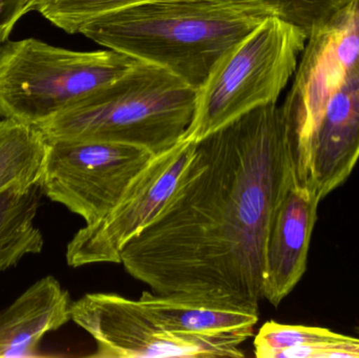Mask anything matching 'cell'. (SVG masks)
Returning a JSON list of instances; mask_svg holds the SVG:
<instances>
[{
	"instance_id": "1",
	"label": "cell",
	"mask_w": 359,
	"mask_h": 358,
	"mask_svg": "<svg viewBox=\"0 0 359 358\" xmlns=\"http://www.w3.org/2000/svg\"><path fill=\"white\" fill-rule=\"evenodd\" d=\"M294 180L282 109L257 107L196 141L174 193L121 264L155 294L259 310L268 229Z\"/></svg>"
},
{
	"instance_id": "2",
	"label": "cell",
	"mask_w": 359,
	"mask_h": 358,
	"mask_svg": "<svg viewBox=\"0 0 359 358\" xmlns=\"http://www.w3.org/2000/svg\"><path fill=\"white\" fill-rule=\"evenodd\" d=\"M271 16L267 8L234 0H149L104 15L80 34L198 90L219 59Z\"/></svg>"
},
{
	"instance_id": "3",
	"label": "cell",
	"mask_w": 359,
	"mask_h": 358,
	"mask_svg": "<svg viewBox=\"0 0 359 358\" xmlns=\"http://www.w3.org/2000/svg\"><path fill=\"white\" fill-rule=\"evenodd\" d=\"M196 92L166 69L144 61L37 126L48 141H105L158 156L185 139Z\"/></svg>"
},
{
	"instance_id": "4",
	"label": "cell",
	"mask_w": 359,
	"mask_h": 358,
	"mask_svg": "<svg viewBox=\"0 0 359 358\" xmlns=\"http://www.w3.org/2000/svg\"><path fill=\"white\" fill-rule=\"evenodd\" d=\"M137 61L113 50L77 52L36 38L8 40L0 46V117L41 125Z\"/></svg>"
},
{
	"instance_id": "5",
	"label": "cell",
	"mask_w": 359,
	"mask_h": 358,
	"mask_svg": "<svg viewBox=\"0 0 359 358\" xmlns=\"http://www.w3.org/2000/svg\"><path fill=\"white\" fill-rule=\"evenodd\" d=\"M307 39L292 23L266 18L213 67L196 92L185 139L196 142L257 107L278 102Z\"/></svg>"
},
{
	"instance_id": "6",
	"label": "cell",
	"mask_w": 359,
	"mask_h": 358,
	"mask_svg": "<svg viewBox=\"0 0 359 358\" xmlns=\"http://www.w3.org/2000/svg\"><path fill=\"white\" fill-rule=\"evenodd\" d=\"M154 157L126 143L48 141L40 187L48 199L92 224L119 202Z\"/></svg>"
},
{
	"instance_id": "7",
	"label": "cell",
	"mask_w": 359,
	"mask_h": 358,
	"mask_svg": "<svg viewBox=\"0 0 359 358\" xmlns=\"http://www.w3.org/2000/svg\"><path fill=\"white\" fill-rule=\"evenodd\" d=\"M194 144L184 139L170 151L155 156L104 216L74 235L67 246V265L78 268L102 263L121 264L124 247L159 214L174 193Z\"/></svg>"
},
{
	"instance_id": "8",
	"label": "cell",
	"mask_w": 359,
	"mask_h": 358,
	"mask_svg": "<svg viewBox=\"0 0 359 358\" xmlns=\"http://www.w3.org/2000/svg\"><path fill=\"white\" fill-rule=\"evenodd\" d=\"M71 317L97 344L95 358L236 357L217 345L164 329L138 300L115 294H88L73 302Z\"/></svg>"
},
{
	"instance_id": "9",
	"label": "cell",
	"mask_w": 359,
	"mask_h": 358,
	"mask_svg": "<svg viewBox=\"0 0 359 358\" xmlns=\"http://www.w3.org/2000/svg\"><path fill=\"white\" fill-rule=\"evenodd\" d=\"M282 109L292 149L313 126L327 100L359 60V0L337 11L306 41Z\"/></svg>"
},
{
	"instance_id": "10",
	"label": "cell",
	"mask_w": 359,
	"mask_h": 358,
	"mask_svg": "<svg viewBox=\"0 0 359 358\" xmlns=\"http://www.w3.org/2000/svg\"><path fill=\"white\" fill-rule=\"evenodd\" d=\"M290 153L295 182L320 201L351 176L359 160V60Z\"/></svg>"
},
{
	"instance_id": "11",
	"label": "cell",
	"mask_w": 359,
	"mask_h": 358,
	"mask_svg": "<svg viewBox=\"0 0 359 358\" xmlns=\"http://www.w3.org/2000/svg\"><path fill=\"white\" fill-rule=\"evenodd\" d=\"M320 202L294 180L272 216L263 273V298L272 306L278 307L305 275Z\"/></svg>"
},
{
	"instance_id": "12",
	"label": "cell",
	"mask_w": 359,
	"mask_h": 358,
	"mask_svg": "<svg viewBox=\"0 0 359 358\" xmlns=\"http://www.w3.org/2000/svg\"><path fill=\"white\" fill-rule=\"evenodd\" d=\"M139 304L177 336L217 345L244 357L241 345L252 336L259 310L222 301L144 291Z\"/></svg>"
},
{
	"instance_id": "13",
	"label": "cell",
	"mask_w": 359,
	"mask_h": 358,
	"mask_svg": "<svg viewBox=\"0 0 359 358\" xmlns=\"http://www.w3.org/2000/svg\"><path fill=\"white\" fill-rule=\"evenodd\" d=\"M71 296L46 275L0 313V358L33 357L46 334L72 321Z\"/></svg>"
},
{
	"instance_id": "14",
	"label": "cell",
	"mask_w": 359,
	"mask_h": 358,
	"mask_svg": "<svg viewBox=\"0 0 359 358\" xmlns=\"http://www.w3.org/2000/svg\"><path fill=\"white\" fill-rule=\"evenodd\" d=\"M48 141L35 125L0 120V195L40 185Z\"/></svg>"
},
{
	"instance_id": "15",
	"label": "cell",
	"mask_w": 359,
	"mask_h": 358,
	"mask_svg": "<svg viewBox=\"0 0 359 358\" xmlns=\"http://www.w3.org/2000/svg\"><path fill=\"white\" fill-rule=\"evenodd\" d=\"M42 195L40 185L0 195V273L43 249V235L35 225Z\"/></svg>"
},
{
	"instance_id": "16",
	"label": "cell",
	"mask_w": 359,
	"mask_h": 358,
	"mask_svg": "<svg viewBox=\"0 0 359 358\" xmlns=\"http://www.w3.org/2000/svg\"><path fill=\"white\" fill-rule=\"evenodd\" d=\"M149 0H31L32 11L69 34H80L84 27L109 13Z\"/></svg>"
},
{
	"instance_id": "17",
	"label": "cell",
	"mask_w": 359,
	"mask_h": 358,
	"mask_svg": "<svg viewBox=\"0 0 359 358\" xmlns=\"http://www.w3.org/2000/svg\"><path fill=\"white\" fill-rule=\"evenodd\" d=\"M341 333L326 328L303 325H285L269 321L262 326L253 340L255 355L257 358H273L284 349L302 345L318 344L339 338Z\"/></svg>"
},
{
	"instance_id": "18",
	"label": "cell",
	"mask_w": 359,
	"mask_h": 358,
	"mask_svg": "<svg viewBox=\"0 0 359 358\" xmlns=\"http://www.w3.org/2000/svg\"><path fill=\"white\" fill-rule=\"evenodd\" d=\"M267 8L276 17L292 23L307 38L316 27L353 0H234Z\"/></svg>"
},
{
	"instance_id": "19",
	"label": "cell",
	"mask_w": 359,
	"mask_h": 358,
	"mask_svg": "<svg viewBox=\"0 0 359 358\" xmlns=\"http://www.w3.org/2000/svg\"><path fill=\"white\" fill-rule=\"evenodd\" d=\"M359 358V338L344 336L328 342L284 349L273 358Z\"/></svg>"
},
{
	"instance_id": "20",
	"label": "cell",
	"mask_w": 359,
	"mask_h": 358,
	"mask_svg": "<svg viewBox=\"0 0 359 358\" xmlns=\"http://www.w3.org/2000/svg\"><path fill=\"white\" fill-rule=\"evenodd\" d=\"M31 11V0H0V46L8 41L19 19Z\"/></svg>"
}]
</instances>
